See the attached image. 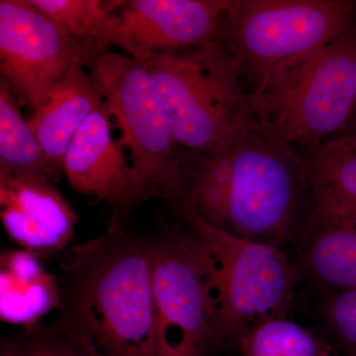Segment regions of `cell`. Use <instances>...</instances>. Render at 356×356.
<instances>
[{
    "mask_svg": "<svg viewBox=\"0 0 356 356\" xmlns=\"http://www.w3.org/2000/svg\"><path fill=\"white\" fill-rule=\"evenodd\" d=\"M305 154L257 120L213 151L185 154L173 208H191L229 235L296 245L313 207Z\"/></svg>",
    "mask_w": 356,
    "mask_h": 356,
    "instance_id": "6da1fadb",
    "label": "cell"
},
{
    "mask_svg": "<svg viewBox=\"0 0 356 356\" xmlns=\"http://www.w3.org/2000/svg\"><path fill=\"white\" fill-rule=\"evenodd\" d=\"M151 259L152 241L123 222L72 245L56 276L53 324L95 356H158Z\"/></svg>",
    "mask_w": 356,
    "mask_h": 356,
    "instance_id": "7a4b0ae2",
    "label": "cell"
},
{
    "mask_svg": "<svg viewBox=\"0 0 356 356\" xmlns=\"http://www.w3.org/2000/svg\"><path fill=\"white\" fill-rule=\"evenodd\" d=\"M182 154L213 151L259 120L243 65L220 40L146 60Z\"/></svg>",
    "mask_w": 356,
    "mask_h": 356,
    "instance_id": "3957f363",
    "label": "cell"
},
{
    "mask_svg": "<svg viewBox=\"0 0 356 356\" xmlns=\"http://www.w3.org/2000/svg\"><path fill=\"white\" fill-rule=\"evenodd\" d=\"M250 96L257 118L306 153L346 130L356 110V30L278 65Z\"/></svg>",
    "mask_w": 356,
    "mask_h": 356,
    "instance_id": "277c9868",
    "label": "cell"
},
{
    "mask_svg": "<svg viewBox=\"0 0 356 356\" xmlns=\"http://www.w3.org/2000/svg\"><path fill=\"white\" fill-rule=\"evenodd\" d=\"M175 210L205 250L217 346L238 343L255 325L287 317L302 273L285 248L229 235L191 208Z\"/></svg>",
    "mask_w": 356,
    "mask_h": 356,
    "instance_id": "5b68a950",
    "label": "cell"
},
{
    "mask_svg": "<svg viewBox=\"0 0 356 356\" xmlns=\"http://www.w3.org/2000/svg\"><path fill=\"white\" fill-rule=\"evenodd\" d=\"M89 67L103 104L120 128L119 143L132 154L138 205L154 198L173 202L179 191L184 154L151 72L140 60L111 51Z\"/></svg>",
    "mask_w": 356,
    "mask_h": 356,
    "instance_id": "8992f818",
    "label": "cell"
},
{
    "mask_svg": "<svg viewBox=\"0 0 356 356\" xmlns=\"http://www.w3.org/2000/svg\"><path fill=\"white\" fill-rule=\"evenodd\" d=\"M356 30L355 3L341 0H232L220 41L257 86L278 65Z\"/></svg>",
    "mask_w": 356,
    "mask_h": 356,
    "instance_id": "52a82bcc",
    "label": "cell"
},
{
    "mask_svg": "<svg viewBox=\"0 0 356 356\" xmlns=\"http://www.w3.org/2000/svg\"><path fill=\"white\" fill-rule=\"evenodd\" d=\"M151 284L158 356H207L217 346L207 259L187 225L152 241Z\"/></svg>",
    "mask_w": 356,
    "mask_h": 356,
    "instance_id": "ba28073f",
    "label": "cell"
},
{
    "mask_svg": "<svg viewBox=\"0 0 356 356\" xmlns=\"http://www.w3.org/2000/svg\"><path fill=\"white\" fill-rule=\"evenodd\" d=\"M83 49L28 0L0 1V81L33 113L76 65H89Z\"/></svg>",
    "mask_w": 356,
    "mask_h": 356,
    "instance_id": "9c48e42d",
    "label": "cell"
},
{
    "mask_svg": "<svg viewBox=\"0 0 356 356\" xmlns=\"http://www.w3.org/2000/svg\"><path fill=\"white\" fill-rule=\"evenodd\" d=\"M232 0H121L104 28V47H119L146 60L220 38Z\"/></svg>",
    "mask_w": 356,
    "mask_h": 356,
    "instance_id": "30bf717a",
    "label": "cell"
},
{
    "mask_svg": "<svg viewBox=\"0 0 356 356\" xmlns=\"http://www.w3.org/2000/svg\"><path fill=\"white\" fill-rule=\"evenodd\" d=\"M64 172L74 191L95 196L113 211L111 221L123 222L138 206L132 165L111 134L104 104L92 112L70 142Z\"/></svg>",
    "mask_w": 356,
    "mask_h": 356,
    "instance_id": "8fae6325",
    "label": "cell"
},
{
    "mask_svg": "<svg viewBox=\"0 0 356 356\" xmlns=\"http://www.w3.org/2000/svg\"><path fill=\"white\" fill-rule=\"evenodd\" d=\"M0 218L9 238L36 255L67 247L79 221L55 184L8 173H0Z\"/></svg>",
    "mask_w": 356,
    "mask_h": 356,
    "instance_id": "7c38bea8",
    "label": "cell"
},
{
    "mask_svg": "<svg viewBox=\"0 0 356 356\" xmlns=\"http://www.w3.org/2000/svg\"><path fill=\"white\" fill-rule=\"evenodd\" d=\"M296 243L301 273L325 293L356 291V218L315 193Z\"/></svg>",
    "mask_w": 356,
    "mask_h": 356,
    "instance_id": "4fadbf2b",
    "label": "cell"
},
{
    "mask_svg": "<svg viewBox=\"0 0 356 356\" xmlns=\"http://www.w3.org/2000/svg\"><path fill=\"white\" fill-rule=\"evenodd\" d=\"M102 104L92 76L83 65H76L28 119L44 154L58 172H64L65 152L74 135L89 115Z\"/></svg>",
    "mask_w": 356,
    "mask_h": 356,
    "instance_id": "5bb4252c",
    "label": "cell"
},
{
    "mask_svg": "<svg viewBox=\"0 0 356 356\" xmlns=\"http://www.w3.org/2000/svg\"><path fill=\"white\" fill-rule=\"evenodd\" d=\"M1 320L26 327L57 308L56 276L44 270L37 255L28 250L1 254Z\"/></svg>",
    "mask_w": 356,
    "mask_h": 356,
    "instance_id": "9a60e30c",
    "label": "cell"
},
{
    "mask_svg": "<svg viewBox=\"0 0 356 356\" xmlns=\"http://www.w3.org/2000/svg\"><path fill=\"white\" fill-rule=\"evenodd\" d=\"M20 102L0 81V173L32 175L56 184L62 173L51 165L20 112Z\"/></svg>",
    "mask_w": 356,
    "mask_h": 356,
    "instance_id": "2e32d148",
    "label": "cell"
},
{
    "mask_svg": "<svg viewBox=\"0 0 356 356\" xmlns=\"http://www.w3.org/2000/svg\"><path fill=\"white\" fill-rule=\"evenodd\" d=\"M304 154L314 192L356 218V135L344 134Z\"/></svg>",
    "mask_w": 356,
    "mask_h": 356,
    "instance_id": "e0dca14e",
    "label": "cell"
},
{
    "mask_svg": "<svg viewBox=\"0 0 356 356\" xmlns=\"http://www.w3.org/2000/svg\"><path fill=\"white\" fill-rule=\"evenodd\" d=\"M79 44L90 58L107 53L104 28L121 0H28Z\"/></svg>",
    "mask_w": 356,
    "mask_h": 356,
    "instance_id": "ac0fdd59",
    "label": "cell"
},
{
    "mask_svg": "<svg viewBox=\"0 0 356 356\" xmlns=\"http://www.w3.org/2000/svg\"><path fill=\"white\" fill-rule=\"evenodd\" d=\"M241 356H331L332 346L288 317L255 325L238 343Z\"/></svg>",
    "mask_w": 356,
    "mask_h": 356,
    "instance_id": "d6986e66",
    "label": "cell"
},
{
    "mask_svg": "<svg viewBox=\"0 0 356 356\" xmlns=\"http://www.w3.org/2000/svg\"><path fill=\"white\" fill-rule=\"evenodd\" d=\"M14 341L18 356H95L81 341L54 324L26 327Z\"/></svg>",
    "mask_w": 356,
    "mask_h": 356,
    "instance_id": "ffe728a7",
    "label": "cell"
},
{
    "mask_svg": "<svg viewBox=\"0 0 356 356\" xmlns=\"http://www.w3.org/2000/svg\"><path fill=\"white\" fill-rule=\"evenodd\" d=\"M321 315L346 353L356 356V291L325 293Z\"/></svg>",
    "mask_w": 356,
    "mask_h": 356,
    "instance_id": "44dd1931",
    "label": "cell"
},
{
    "mask_svg": "<svg viewBox=\"0 0 356 356\" xmlns=\"http://www.w3.org/2000/svg\"><path fill=\"white\" fill-rule=\"evenodd\" d=\"M0 356H18L14 339H8L2 337L1 343H0Z\"/></svg>",
    "mask_w": 356,
    "mask_h": 356,
    "instance_id": "7402d4cb",
    "label": "cell"
},
{
    "mask_svg": "<svg viewBox=\"0 0 356 356\" xmlns=\"http://www.w3.org/2000/svg\"><path fill=\"white\" fill-rule=\"evenodd\" d=\"M346 130H348L346 134H353V135H356V110L353 119H351L350 125L348 126V129H346Z\"/></svg>",
    "mask_w": 356,
    "mask_h": 356,
    "instance_id": "603a6c76",
    "label": "cell"
}]
</instances>
